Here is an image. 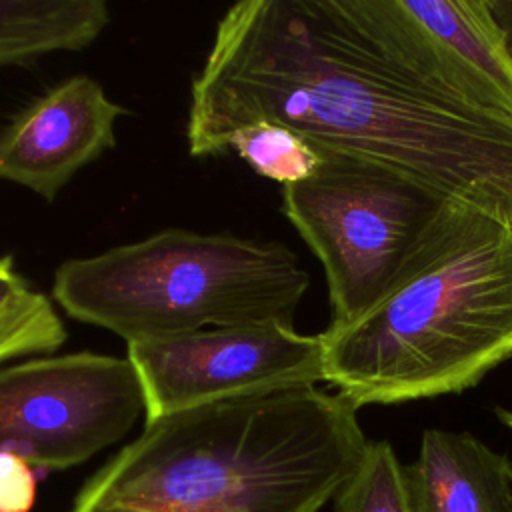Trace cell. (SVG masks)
<instances>
[{
  "instance_id": "cell-6",
  "label": "cell",
  "mask_w": 512,
  "mask_h": 512,
  "mask_svg": "<svg viewBox=\"0 0 512 512\" xmlns=\"http://www.w3.org/2000/svg\"><path fill=\"white\" fill-rule=\"evenodd\" d=\"M146 414L128 358L44 356L0 368V452L62 470L122 440Z\"/></svg>"
},
{
  "instance_id": "cell-8",
  "label": "cell",
  "mask_w": 512,
  "mask_h": 512,
  "mask_svg": "<svg viewBox=\"0 0 512 512\" xmlns=\"http://www.w3.org/2000/svg\"><path fill=\"white\" fill-rule=\"evenodd\" d=\"M394 62L490 114L512 120V46L492 0H340Z\"/></svg>"
},
{
  "instance_id": "cell-10",
  "label": "cell",
  "mask_w": 512,
  "mask_h": 512,
  "mask_svg": "<svg viewBox=\"0 0 512 512\" xmlns=\"http://www.w3.org/2000/svg\"><path fill=\"white\" fill-rule=\"evenodd\" d=\"M410 512H512V462L468 432L426 430L404 466Z\"/></svg>"
},
{
  "instance_id": "cell-12",
  "label": "cell",
  "mask_w": 512,
  "mask_h": 512,
  "mask_svg": "<svg viewBox=\"0 0 512 512\" xmlns=\"http://www.w3.org/2000/svg\"><path fill=\"white\" fill-rule=\"evenodd\" d=\"M228 152L282 186L306 180L322 162V154L306 138L268 120L238 128L228 140Z\"/></svg>"
},
{
  "instance_id": "cell-7",
  "label": "cell",
  "mask_w": 512,
  "mask_h": 512,
  "mask_svg": "<svg viewBox=\"0 0 512 512\" xmlns=\"http://www.w3.org/2000/svg\"><path fill=\"white\" fill-rule=\"evenodd\" d=\"M144 422L208 402L324 382L322 336L280 322L202 328L126 344Z\"/></svg>"
},
{
  "instance_id": "cell-15",
  "label": "cell",
  "mask_w": 512,
  "mask_h": 512,
  "mask_svg": "<svg viewBox=\"0 0 512 512\" xmlns=\"http://www.w3.org/2000/svg\"><path fill=\"white\" fill-rule=\"evenodd\" d=\"M34 498V466L18 454L0 452V512H28Z\"/></svg>"
},
{
  "instance_id": "cell-14",
  "label": "cell",
  "mask_w": 512,
  "mask_h": 512,
  "mask_svg": "<svg viewBox=\"0 0 512 512\" xmlns=\"http://www.w3.org/2000/svg\"><path fill=\"white\" fill-rule=\"evenodd\" d=\"M66 328L54 304L42 292H34L20 308L0 314V364L58 350L66 342Z\"/></svg>"
},
{
  "instance_id": "cell-5",
  "label": "cell",
  "mask_w": 512,
  "mask_h": 512,
  "mask_svg": "<svg viewBox=\"0 0 512 512\" xmlns=\"http://www.w3.org/2000/svg\"><path fill=\"white\" fill-rule=\"evenodd\" d=\"M320 166L282 186V212L320 260L334 326L364 312L452 200L356 154L318 150Z\"/></svg>"
},
{
  "instance_id": "cell-1",
  "label": "cell",
  "mask_w": 512,
  "mask_h": 512,
  "mask_svg": "<svg viewBox=\"0 0 512 512\" xmlns=\"http://www.w3.org/2000/svg\"><path fill=\"white\" fill-rule=\"evenodd\" d=\"M260 120L392 166L512 230V120L394 62L340 0H244L218 20L192 80L188 150L224 156Z\"/></svg>"
},
{
  "instance_id": "cell-11",
  "label": "cell",
  "mask_w": 512,
  "mask_h": 512,
  "mask_svg": "<svg viewBox=\"0 0 512 512\" xmlns=\"http://www.w3.org/2000/svg\"><path fill=\"white\" fill-rule=\"evenodd\" d=\"M108 22L102 0H0V68L82 50Z\"/></svg>"
},
{
  "instance_id": "cell-4",
  "label": "cell",
  "mask_w": 512,
  "mask_h": 512,
  "mask_svg": "<svg viewBox=\"0 0 512 512\" xmlns=\"http://www.w3.org/2000/svg\"><path fill=\"white\" fill-rule=\"evenodd\" d=\"M308 284L298 256L280 242L168 228L62 262L52 296L68 316L130 344L206 326H294Z\"/></svg>"
},
{
  "instance_id": "cell-3",
  "label": "cell",
  "mask_w": 512,
  "mask_h": 512,
  "mask_svg": "<svg viewBox=\"0 0 512 512\" xmlns=\"http://www.w3.org/2000/svg\"><path fill=\"white\" fill-rule=\"evenodd\" d=\"M320 336L324 382L356 410L476 386L512 358V230L448 202L386 290Z\"/></svg>"
},
{
  "instance_id": "cell-19",
  "label": "cell",
  "mask_w": 512,
  "mask_h": 512,
  "mask_svg": "<svg viewBox=\"0 0 512 512\" xmlns=\"http://www.w3.org/2000/svg\"><path fill=\"white\" fill-rule=\"evenodd\" d=\"M498 418L502 420V424H506L508 428H512V410H504V408H498L496 410Z\"/></svg>"
},
{
  "instance_id": "cell-16",
  "label": "cell",
  "mask_w": 512,
  "mask_h": 512,
  "mask_svg": "<svg viewBox=\"0 0 512 512\" xmlns=\"http://www.w3.org/2000/svg\"><path fill=\"white\" fill-rule=\"evenodd\" d=\"M28 280L16 270L12 256H0V314L20 308L32 298Z\"/></svg>"
},
{
  "instance_id": "cell-2",
  "label": "cell",
  "mask_w": 512,
  "mask_h": 512,
  "mask_svg": "<svg viewBox=\"0 0 512 512\" xmlns=\"http://www.w3.org/2000/svg\"><path fill=\"white\" fill-rule=\"evenodd\" d=\"M356 408L316 384L172 412L120 448L74 504L136 512H318L360 468Z\"/></svg>"
},
{
  "instance_id": "cell-18",
  "label": "cell",
  "mask_w": 512,
  "mask_h": 512,
  "mask_svg": "<svg viewBox=\"0 0 512 512\" xmlns=\"http://www.w3.org/2000/svg\"><path fill=\"white\" fill-rule=\"evenodd\" d=\"M72 512H136V510L118 508V506H80V504H74Z\"/></svg>"
},
{
  "instance_id": "cell-13",
  "label": "cell",
  "mask_w": 512,
  "mask_h": 512,
  "mask_svg": "<svg viewBox=\"0 0 512 512\" xmlns=\"http://www.w3.org/2000/svg\"><path fill=\"white\" fill-rule=\"evenodd\" d=\"M334 512H410L404 466L388 442H370L360 468L334 496Z\"/></svg>"
},
{
  "instance_id": "cell-9",
  "label": "cell",
  "mask_w": 512,
  "mask_h": 512,
  "mask_svg": "<svg viewBox=\"0 0 512 512\" xmlns=\"http://www.w3.org/2000/svg\"><path fill=\"white\" fill-rule=\"evenodd\" d=\"M128 110L86 74H74L24 106L0 130V178L52 202L78 170L116 144Z\"/></svg>"
},
{
  "instance_id": "cell-17",
  "label": "cell",
  "mask_w": 512,
  "mask_h": 512,
  "mask_svg": "<svg viewBox=\"0 0 512 512\" xmlns=\"http://www.w3.org/2000/svg\"><path fill=\"white\" fill-rule=\"evenodd\" d=\"M492 6H494L498 20L502 22V26L508 32L510 46H512V0H492Z\"/></svg>"
}]
</instances>
